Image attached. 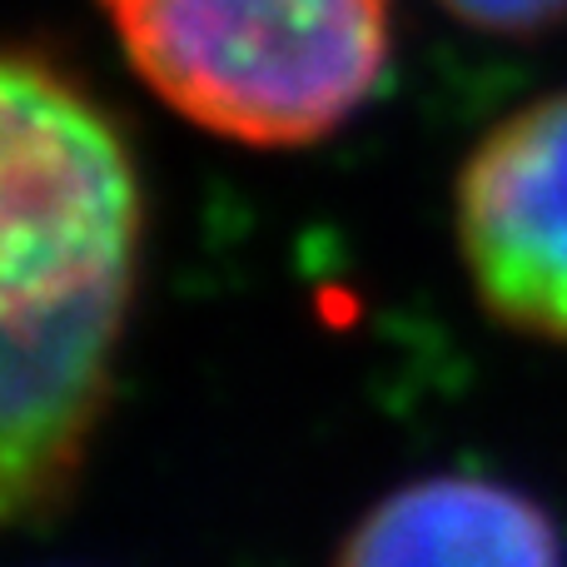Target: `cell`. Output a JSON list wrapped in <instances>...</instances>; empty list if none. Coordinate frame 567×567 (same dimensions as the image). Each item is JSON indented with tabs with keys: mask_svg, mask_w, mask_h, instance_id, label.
Wrapping results in <instances>:
<instances>
[{
	"mask_svg": "<svg viewBox=\"0 0 567 567\" xmlns=\"http://www.w3.org/2000/svg\"><path fill=\"white\" fill-rule=\"evenodd\" d=\"M453 235L503 329L567 343V90L513 110L473 145L453 185Z\"/></svg>",
	"mask_w": 567,
	"mask_h": 567,
	"instance_id": "3",
	"label": "cell"
},
{
	"mask_svg": "<svg viewBox=\"0 0 567 567\" xmlns=\"http://www.w3.org/2000/svg\"><path fill=\"white\" fill-rule=\"evenodd\" d=\"M443 6L478 30H538L567 16V0H443Z\"/></svg>",
	"mask_w": 567,
	"mask_h": 567,
	"instance_id": "5",
	"label": "cell"
},
{
	"mask_svg": "<svg viewBox=\"0 0 567 567\" xmlns=\"http://www.w3.org/2000/svg\"><path fill=\"white\" fill-rule=\"evenodd\" d=\"M333 567H567L553 513L483 473H433L379 498Z\"/></svg>",
	"mask_w": 567,
	"mask_h": 567,
	"instance_id": "4",
	"label": "cell"
},
{
	"mask_svg": "<svg viewBox=\"0 0 567 567\" xmlns=\"http://www.w3.org/2000/svg\"><path fill=\"white\" fill-rule=\"evenodd\" d=\"M135 75L255 150L333 135L389 65V0H105Z\"/></svg>",
	"mask_w": 567,
	"mask_h": 567,
	"instance_id": "2",
	"label": "cell"
},
{
	"mask_svg": "<svg viewBox=\"0 0 567 567\" xmlns=\"http://www.w3.org/2000/svg\"><path fill=\"white\" fill-rule=\"evenodd\" d=\"M140 175L110 110L40 50L0 75V493L45 518L75 488L140 269Z\"/></svg>",
	"mask_w": 567,
	"mask_h": 567,
	"instance_id": "1",
	"label": "cell"
}]
</instances>
